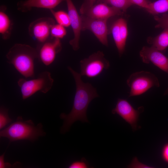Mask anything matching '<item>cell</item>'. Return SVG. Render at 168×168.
Returning a JSON list of instances; mask_svg holds the SVG:
<instances>
[{"instance_id":"obj_24","label":"cell","mask_w":168,"mask_h":168,"mask_svg":"<svg viewBox=\"0 0 168 168\" xmlns=\"http://www.w3.org/2000/svg\"><path fill=\"white\" fill-rule=\"evenodd\" d=\"M154 18L158 22V24L155 26L156 28H168V14H164L160 16H155Z\"/></svg>"},{"instance_id":"obj_25","label":"cell","mask_w":168,"mask_h":168,"mask_svg":"<svg viewBox=\"0 0 168 168\" xmlns=\"http://www.w3.org/2000/svg\"><path fill=\"white\" fill-rule=\"evenodd\" d=\"M89 166L86 159L83 158L80 161L73 162L68 166L69 168H87Z\"/></svg>"},{"instance_id":"obj_11","label":"cell","mask_w":168,"mask_h":168,"mask_svg":"<svg viewBox=\"0 0 168 168\" xmlns=\"http://www.w3.org/2000/svg\"><path fill=\"white\" fill-rule=\"evenodd\" d=\"M69 16L70 25L74 34V37L69 41V44L73 50L79 49V42L81 31L82 30L81 16L79 15L76 8L72 0H66Z\"/></svg>"},{"instance_id":"obj_20","label":"cell","mask_w":168,"mask_h":168,"mask_svg":"<svg viewBox=\"0 0 168 168\" xmlns=\"http://www.w3.org/2000/svg\"><path fill=\"white\" fill-rule=\"evenodd\" d=\"M52 14L58 24L65 27L70 26V20L68 13L63 11H54L50 10Z\"/></svg>"},{"instance_id":"obj_30","label":"cell","mask_w":168,"mask_h":168,"mask_svg":"<svg viewBox=\"0 0 168 168\" xmlns=\"http://www.w3.org/2000/svg\"><path fill=\"white\" fill-rule=\"evenodd\" d=\"M165 95H168V86L164 93Z\"/></svg>"},{"instance_id":"obj_12","label":"cell","mask_w":168,"mask_h":168,"mask_svg":"<svg viewBox=\"0 0 168 168\" xmlns=\"http://www.w3.org/2000/svg\"><path fill=\"white\" fill-rule=\"evenodd\" d=\"M61 49L60 39L55 38L53 41L44 43L38 51V58L44 64L49 65L54 62L57 54Z\"/></svg>"},{"instance_id":"obj_14","label":"cell","mask_w":168,"mask_h":168,"mask_svg":"<svg viewBox=\"0 0 168 168\" xmlns=\"http://www.w3.org/2000/svg\"><path fill=\"white\" fill-rule=\"evenodd\" d=\"M66 0H26L19 1L17 6L18 9L25 12L29 11L32 7L53 9L61 2Z\"/></svg>"},{"instance_id":"obj_23","label":"cell","mask_w":168,"mask_h":168,"mask_svg":"<svg viewBox=\"0 0 168 168\" xmlns=\"http://www.w3.org/2000/svg\"><path fill=\"white\" fill-rule=\"evenodd\" d=\"M121 38L124 44L125 45L128 34L127 23L126 21L123 18L118 19Z\"/></svg>"},{"instance_id":"obj_29","label":"cell","mask_w":168,"mask_h":168,"mask_svg":"<svg viewBox=\"0 0 168 168\" xmlns=\"http://www.w3.org/2000/svg\"><path fill=\"white\" fill-rule=\"evenodd\" d=\"M5 153L0 156V168H9L12 166V165L9 163H6L4 161Z\"/></svg>"},{"instance_id":"obj_16","label":"cell","mask_w":168,"mask_h":168,"mask_svg":"<svg viewBox=\"0 0 168 168\" xmlns=\"http://www.w3.org/2000/svg\"><path fill=\"white\" fill-rule=\"evenodd\" d=\"M147 41L161 51L165 50L168 47V28L164 29L160 34L155 37H149Z\"/></svg>"},{"instance_id":"obj_9","label":"cell","mask_w":168,"mask_h":168,"mask_svg":"<svg viewBox=\"0 0 168 168\" xmlns=\"http://www.w3.org/2000/svg\"><path fill=\"white\" fill-rule=\"evenodd\" d=\"M142 109L141 107L136 110L127 100L119 98L115 107L112 110V113L113 114L119 115L131 125L133 129H136L140 110Z\"/></svg>"},{"instance_id":"obj_15","label":"cell","mask_w":168,"mask_h":168,"mask_svg":"<svg viewBox=\"0 0 168 168\" xmlns=\"http://www.w3.org/2000/svg\"><path fill=\"white\" fill-rule=\"evenodd\" d=\"M0 11V33L2 38L5 40L11 36L12 27L11 21L5 12L6 8L1 7Z\"/></svg>"},{"instance_id":"obj_13","label":"cell","mask_w":168,"mask_h":168,"mask_svg":"<svg viewBox=\"0 0 168 168\" xmlns=\"http://www.w3.org/2000/svg\"><path fill=\"white\" fill-rule=\"evenodd\" d=\"M123 12L113 6L110 7L103 3L94 5L83 14L90 17L107 20L109 18L122 14Z\"/></svg>"},{"instance_id":"obj_2","label":"cell","mask_w":168,"mask_h":168,"mask_svg":"<svg viewBox=\"0 0 168 168\" xmlns=\"http://www.w3.org/2000/svg\"><path fill=\"white\" fill-rule=\"evenodd\" d=\"M7 62L12 64L26 78L35 76V60L38 58V51L30 46L16 44L6 55Z\"/></svg>"},{"instance_id":"obj_8","label":"cell","mask_w":168,"mask_h":168,"mask_svg":"<svg viewBox=\"0 0 168 168\" xmlns=\"http://www.w3.org/2000/svg\"><path fill=\"white\" fill-rule=\"evenodd\" d=\"M54 24V20L51 17L38 18L29 25V34L40 43H44L49 38L51 28Z\"/></svg>"},{"instance_id":"obj_28","label":"cell","mask_w":168,"mask_h":168,"mask_svg":"<svg viewBox=\"0 0 168 168\" xmlns=\"http://www.w3.org/2000/svg\"><path fill=\"white\" fill-rule=\"evenodd\" d=\"M162 156L164 161L168 163V143L165 145L163 148Z\"/></svg>"},{"instance_id":"obj_18","label":"cell","mask_w":168,"mask_h":168,"mask_svg":"<svg viewBox=\"0 0 168 168\" xmlns=\"http://www.w3.org/2000/svg\"><path fill=\"white\" fill-rule=\"evenodd\" d=\"M111 31L119 54L121 56L124 51L125 45L123 43L121 38L118 19L112 25Z\"/></svg>"},{"instance_id":"obj_4","label":"cell","mask_w":168,"mask_h":168,"mask_svg":"<svg viewBox=\"0 0 168 168\" xmlns=\"http://www.w3.org/2000/svg\"><path fill=\"white\" fill-rule=\"evenodd\" d=\"M53 82L50 72L45 71L39 74L35 78L29 80L21 78L17 81V84L20 88L22 98L24 100L38 91L47 93L51 89Z\"/></svg>"},{"instance_id":"obj_10","label":"cell","mask_w":168,"mask_h":168,"mask_svg":"<svg viewBox=\"0 0 168 168\" xmlns=\"http://www.w3.org/2000/svg\"><path fill=\"white\" fill-rule=\"evenodd\" d=\"M139 55L142 61L148 64L151 62L168 74V58L155 47L143 46Z\"/></svg>"},{"instance_id":"obj_26","label":"cell","mask_w":168,"mask_h":168,"mask_svg":"<svg viewBox=\"0 0 168 168\" xmlns=\"http://www.w3.org/2000/svg\"><path fill=\"white\" fill-rule=\"evenodd\" d=\"M97 0H85L80 8V13L83 14L89 8L92 6Z\"/></svg>"},{"instance_id":"obj_7","label":"cell","mask_w":168,"mask_h":168,"mask_svg":"<svg viewBox=\"0 0 168 168\" xmlns=\"http://www.w3.org/2000/svg\"><path fill=\"white\" fill-rule=\"evenodd\" d=\"M81 17L82 30H89L91 31L101 44L107 46V20L94 18L83 15L81 16Z\"/></svg>"},{"instance_id":"obj_6","label":"cell","mask_w":168,"mask_h":168,"mask_svg":"<svg viewBox=\"0 0 168 168\" xmlns=\"http://www.w3.org/2000/svg\"><path fill=\"white\" fill-rule=\"evenodd\" d=\"M81 76L94 78L99 75L104 70L110 67L109 61L104 57L103 53L98 51L80 62Z\"/></svg>"},{"instance_id":"obj_19","label":"cell","mask_w":168,"mask_h":168,"mask_svg":"<svg viewBox=\"0 0 168 168\" xmlns=\"http://www.w3.org/2000/svg\"><path fill=\"white\" fill-rule=\"evenodd\" d=\"M97 2L110 4L123 12H126L133 5L129 0H97Z\"/></svg>"},{"instance_id":"obj_1","label":"cell","mask_w":168,"mask_h":168,"mask_svg":"<svg viewBox=\"0 0 168 168\" xmlns=\"http://www.w3.org/2000/svg\"><path fill=\"white\" fill-rule=\"evenodd\" d=\"M68 68L74 78L76 91L71 111L68 114L62 113L60 116V118L63 120L61 129V132L63 133L68 131L71 125L77 120L82 122H88L86 116L88 105L93 99L99 96L96 89L90 83L83 82L80 73L70 66Z\"/></svg>"},{"instance_id":"obj_27","label":"cell","mask_w":168,"mask_h":168,"mask_svg":"<svg viewBox=\"0 0 168 168\" xmlns=\"http://www.w3.org/2000/svg\"><path fill=\"white\" fill-rule=\"evenodd\" d=\"M132 4H135L142 7L147 8L150 2L147 0H129Z\"/></svg>"},{"instance_id":"obj_22","label":"cell","mask_w":168,"mask_h":168,"mask_svg":"<svg viewBox=\"0 0 168 168\" xmlns=\"http://www.w3.org/2000/svg\"><path fill=\"white\" fill-rule=\"evenodd\" d=\"M8 110L3 107H1L0 110V129L2 130L12 121L9 117Z\"/></svg>"},{"instance_id":"obj_21","label":"cell","mask_w":168,"mask_h":168,"mask_svg":"<svg viewBox=\"0 0 168 168\" xmlns=\"http://www.w3.org/2000/svg\"><path fill=\"white\" fill-rule=\"evenodd\" d=\"M65 27L58 24H54L50 30V35L55 38L62 39L66 35Z\"/></svg>"},{"instance_id":"obj_17","label":"cell","mask_w":168,"mask_h":168,"mask_svg":"<svg viewBox=\"0 0 168 168\" xmlns=\"http://www.w3.org/2000/svg\"><path fill=\"white\" fill-rule=\"evenodd\" d=\"M146 10L150 13L155 15L167 12L168 11V0H158L150 2Z\"/></svg>"},{"instance_id":"obj_3","label":"cell","mask_w":168,"mask_h":168,"mask_svg":"<svg viewBox=\"0 0 168 168\" xmlns=\"http://www.w3.org/2000/svg\"><path fill=\"white\" fill-rule=\"evenodd\" d=\"M45 134L41 123L36 125L31 120H24L20 116L0 132V137L8 138L10 142L20 140L34 142Z\"/></svg>"},{"instance_id":"obj_5","label":"cell","mask_w":168,"mask_h":168,"mask_svg":"<svg viewBox=\"0 0 168 168\" xmlns=\"http://www.w3.org/2000/svg\"><path fill=\"white\" fill-rule=\"evenodd\" d=\"M127 84L130 89L129 97L141 95L152 87L160 86L158 80L154 74L143 71L130 75Z\"/></svg>"}]
</instances>
